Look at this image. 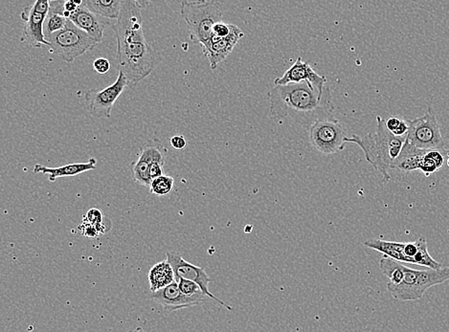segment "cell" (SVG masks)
Masks as SVG:
<instances>
[{"label": "cell", "instance_id": "cell-28", "mask_svg": "<svg viewBox=\"0 0 449 332\" xmlns=\"http://www.w3.org/2000/svg\"><path fill=\"white\" fill-rule=\"evenodd\" d=\"M233 25H229V23L223 22V20L219 21V22H216V25H214L213 35L224 38V36L230 35V33L232 32V29H233Z\"/></svg>", "mask_w": 449, "mask_h": 332}, {"label": "cell", "instance_id": "cell-13", "mask_svg": "<svg viewBox=\"0 0 449 332\" xmlns=\"http://www.w3.org/2000/svg\"><path fill=\"white\" fill-rule=\"evenodd\" d=\"M304 81L308 84L314 91L321 94H323L327 88L326 77L319 75L311 67L310 63L303 62L302 58L298 57L292 67L289 68L282 77L277 78L274 81V86H285V84L304 83Z\"/></svg>", "mask_w": 449, "mask_h": 332}, {"label": "cell", "instance_id": "cell-21", "mask_svg": "<svg viewBox=\"0 0 449 332\" xmlns=\"http://www.w3.org/2000/svg\"><path fill=\"white\" fill-rule=\"evenodd\" d=\"M123 0H84V5L96 14L116 20L120 13Z\"/></svg>", "mask_w": 449, "mask_h": 332}, {"label": "cell", "instance_id": "cell-33", "mask_svg": "<svg viewBox=\"0 0 449 332\" xmlns=\"http://www.w3.org/2000/svg\"><path fill=\"white\" fill-rule=\"evenodd\" d=\"M79 6H77V5L74 4V2L71 1V0H65V10L67 11V12L71 13V14H72L73 12H75L77 8Z\"/></svg>", "mask_w": 449, "mask_h": 332}, {"label": "cell", "instance_id": "cell-31", "mask_svg": "<svg viewBox=\"0 0 449 332\" xmlns=\"http://www.w3.org/2000/svg\"><path fill=\"white\" fill-rule=\"evenodd\" d=\"M170 144L174 151H183L187 146V141L184 136L176 135L171 137Z\"/></svg>", "mask_w": 449, "mask_h": 332}, {"label": "cell", "instance_id": "cell-26", "mask_svg": "<svg viewBox=\"0 0 449 332\" xmlns=\"http://www.w3.org/2000/svg\"><path fill=\"white\" fill-rule=\"evenodd\" d=\"M176 281H178L179 289H181L182 293L185 295H188V296H197V295L204 294L199 284L195 283V281L183 278L176 279Z\"/></svg>", "mask_w": 449, "mask_h": 332}, {"label": "cell", "instance_id": "cell-17", "mask_svg": "<svg viewBox=\"0 0 449 332\" xmlns=\"http://www.w3.org/2000/svg\"><path fill=\"white\" fill-rule=\"evenodd\" d=\"M46 18V15L34 9L33 5L26 7L21 13V20L25 21L22 39L35 48L44 46H49V42L46 41L44 31Z\"/></svg>", "mask_w": 449, "mask_h": 332}, {"label": "cell", "instance_id": "cell-1", "mask_svg": "<svg viewBox=\"0 0 449 332\" xmlns=\"http://www.w3.org/2000/svg\"><path fill=\"white\" fill-rule=\"evenodd\" d=\"M269 117L298 123H313L319 118L330 117L334 112L331 89L323 94L314 91L308 84L297 83L274 86L269 91Z\"/></svg>", "mask_w": 449, "mask_h": 332}, {"label": "cell", "instance_id": "cell-4", "mask_svg": "<svg viewBox=\"0 0 449 332\" xmlns=\"http://www.w3.org/2000/svg\"><path fill=\"white\" fill-rule=\"evenodd\" d=\"M181 15L188 27L191 41L202 44L213 36L214 25L223 20V12L219 2L183 0L181 4Z\"/></svg>", "mask_w": 449, "mask_h": 332}, {"label": "cell", "instance_id": "cell-16", "mask_svg": "<svg viewBox=\"0 0 449 332\" xmlns=\"http://www.w3.org/2000/svg\"><path fill=\"white\" fill-rule=\"evenodd\" d=\"M70 20L82 30L86 32L98 44L102 42L105 29L112 27L115 23L110 18L96 14L84 4L77 8Z\"/></svg>", "mask_w": 449, "mask_h": 332}, {"label": "cell", "instance_id": "cell-11", "mask_svg": "<svg viewBox=\"0 0 449 332\" xmlns=\"http://www.w3.org/2000/svg\"><path fill=\"white\" fill-rule=\"evenodd\" d=\"M166 255H167L169 263L173 266L176 280V279L183 278L195 281V283L199 284L203 293H204L206 296L212 299L213 301L218 303L221 307H224L228 310H233V307H232L231 305H227L226 303L221 301V299H219L218 297H216L215 295L209 291V284L212 280H211L210 277L208 276V274L206 273V271L203 270L202 267L187 262L178 252L168 251L166 253Z\"/></svg>", "mask_w": 449, "mask_h": 332}, {"label": "cell", "instance_id": "cell-32", "mask_svg": "<svg viewBox=\"0 0 449 332\" xmlns=\"http://www.w3.org/2000/svg\"><path fill=\"white\" fill-rule=\"evenodd\" d=\"M164 165L165 164L160 162L152 163V165H150V176H152V179L160 178V176L163 175Z\"/></svg>", "mask_w": 449, "mask_h": 332}, {"label": "cell", "instance_id": "cell-10", "mask_svg": "<svg viewBox=\"0 0 449 332\" xmlns=\"http://www.w3.org/2000/svg\"><path fill=\"white\" fill-rule=\"evenodd\" d=\"M129 86L128 78L122 71H119L116 81L102 91L91 89L84 94V104L89 114L97 118L108 119L112 116L113 105L119 97Z\"/></svg>", "mask_w": 449, "mask_h": 332}, {"label": "cell", "instance_id": "cell-14", "mask_svg": "<svg viewBox=\"0 0 449 332\" xmlns=\"http://www.w3.org/2000/svg\"><path fill=\"white\" fill-rule=\"evenodd\" d=\"M152 298L164 310L173 312L202 305L208 297L204 294L197 295V296L185 295L179 289L178 281H174L164 288L152 292Z\"/></svg>", "mask_w": 449, "mask_h": 332}, {"label": "cell", "instance_id": "cell-24", "mask_svg": "<svg viewBox=\"0 0 449 332\" xmlns=\"http://www.w3.org/2000/svg\"><path fill=\"white\" fill-rule=\"evenodd\" d=\"M174 179L171 176L161 175L152 179L150 186V194L157 197H166L173 191Z\"/></svg>", "mask_w": 449, "mask_h": 332}, {"label": "cell", "instance_id": "cell-5", "mask_svg": "<svg viewBox=\"0 0 449 332\" xmlns=\"http://www.w3.org/2000/svg\"><path fill=\"white\" fill-rule=\"evenodd\" d=\"M403 280L400 284H387V291L393 299L401 302L418 301L430 287L449 281V267L416 270L404 265Z\"/></svg>", "mask_w": 449, "mask_h": 332}, {"label": "cell", "instance_id": "cell-23", "mask_svg": "<svg viewBox=\"0 0 449 332\" xmlns=\"http://www.w3.org/2000/svg\"><path fill=\"white\" fill-rule=\"evenodd\" d=\"M419 244V250L417 253L416 257H415V265L424 266L427 268H433V270H439L442 268V263L437 262L429 254V249H427V241L424 237H421L417 239Z\"/></svg>", "mask_w": 449, "mask_h": 332}, {"label": "cell", "instance_id": "cell-20", "mask_svg": "<svg viewBox=\"0 0 449 332\" xmlns=\"http://www.w3.org/2000/svg\"><path fill=\"white\" fill-rule=\"evenodd\" d=\"M148 278L152 292L160 291L176 281L173 266L167 259L153 265L150 270Z\"/></svg>", "mask_w": 449, "mask_h": 332}, {"label": "cell", "instance_id": "cell-15", "mask_svg": "<svg viewBox=\"0 0 449 332\" xmlns=\"http://www.w3.org/2000/svg\"><path fill=\"white\" fill-rule=\"evenodd\" d=\"M166 150L158 140L149 142L142 147L138 159L134 163L133 173L134 181L143 187L150 186L152 179L150 176V165L152 162L165 164Z\"/></svg>", "mask_w": 449, "mask_h": 332}, {"label": "cell", "instance_id": "cell-9", "mask_svg": "<svg viewBox=\"0 0 449 332\" xmlns=\"http://www.w3.org/2000/svg\"><path fill=\"white\" fill-rule=\"evenodd\" d=\"M112 30L115 33L117 46L129 42L147 41L143 30L141 8L136 4V0H123Z\"/></svg>", "mask_w": 449, "mask_h": 332}, {"label": "cell", "instance_id": "cell-27", "mask_svg": "<svg viewBox=\"0 0 449 332\" xmlns=\"http://www.w3.org/2000/svg\"><path fill=\"white\" fill-rule=\"evenodd\" d=\"M104 215L99 209H91L87 212L86 217H84L83 223L93 224V225H99L105 221Z\"/></svg>", "mask_w": 449, "mask_h": 332}, {"label": "cell", "instance_id": "cell-8", "mask_svg": "<svg viewBox=\"0 0 449 332\" xmlns=\"http://www.w3.org/2000/svg\"><path fill=\"white\" fill-rule=\"evenodd\" d=\"M406 141L422 150H441L445 146L439 123L431 107L422 117L409 121Z\"/></svg>", "mask_w": 449, "mask_h": 332}, {"label": "cell", "instance_id": "cell-6", "mask_svg": "<svg viewBox=\"0 0 449 332\" xmlns=\"http://www.w3.org/2000/svg\"><path fill=\"white\" fill-rule=\"evenodd\" d=\"M46 41L49 42V52L67 62H73L77 58L86 54L98 44L92 36L70 20H67L65 28L52 34Z\"/></svg>", "mask_w": 449, "mask_h": 332}, {"label": "cell", "instance_id": "cell-2", "mask_svg": "<svg viewBox=\"0 0 449 332\" xmlns=\"http://www.w3.org/2000/svg\"><path fill=\"white\" fill-rule=\"evenodd\" d=\"M377 128L374 133L360 137H348V144L358 145L363 150L367 162L382 175L383 181L391 180L389 171L392 170L393 161L400 155L406 136H396L385 125V120L380 116L377 117Z\"/></svg>", "mask_w": 449, "mask_h": 332}, {"label": "cell", "instance_id": "cell-30", "mask_svg": "<svg viewBox=\"0 0 449 332\" xmlns=\"http://www.w3.org/2000/svg\"><path fill=\"white\" fill-rule=\"evenodd\" d=\"M79 229H80L82 234L87 238H96L100 234V232L93 224L83 223Z\"/></svg>", "mask_w": 449, "mask_h": 332}, {"label": "cell", "instance_id": "cell-35", "mask_svg": "<svg viewBox=\"0 0 449 332\" xmlns=\"http://www.w3.org/2000/svg\"><path fill=\"white\" fill-rule=\"evenodd\" d=\"M71 1L74 2L77 6H81V5L84 4V0H71Z\"/></svg>", "mask_w": 449, "mask_h": 332}, {"label": "cell", "instance_id": "cell-18", "mask_svg": "<svg viewBox=\"0 0 449 332\" xmlns=\"http://www.w3.org/2000/svg\"><path fill=\"white\" fill-rule=\"evenodd\" d=\"M96 159L91 158L89 162L72 163L58 168H49L41 164H37L34 168V173H44L49 175V181H56L59 178H67V176H76L86 171L96 170Z\"/></svg>", "mask_w": 449, "mask_h": 332}, {"label": "cell", "instance_id": "cell-22", "mask_svg": "<svg viewBox=\"0 0 449 332\" xmlns=\"http://www.w3.org/2000/svg\"><path fill=\"white\" fill-rule=\"evenodd\" d=\"M443 164H445V157L441 154L439 150H429L422 158L419 171H421L425 176H429L441 170Z\"/></svg>", "mask_w": 449, "mask_h": 332}, {"label": "cell", "instance_id": "cell-29", "mask_svg": "<svg viewBox=\"0 0 449 332\" xmlns=\"http://www.w3.org/2000/svg\"><path fill=\"white\" fill-rule=\"evenodd\" d=\"M93 68L98 74L105 75L110 70V60L105 59V58H98L97 60H94Z\"/></svg>", "mask_w": 449, "mask_h": 332}, {"label": "cell", "instance_id": "cell-19", "mask_svg": "<svg viewBox=\"0 0 449 332\" xmlns=\"http://www.w3.org/2000/svg\"><path fill=\"white\" fill-rule=\"evenodd\" d=\"M427 151L429 150L419 149L405 141L400 155L393 163L392 170L405 171V173L419 171L422 158Z\"/></svg>", "mask_w": 449, "mask_h": 332}, {"label": "cell", "instance_id": "cell-25", "mask_svg": "<svg viewBox=\"0 0 449 332\" xmlns=\"http://www.w3.org/2000/svg\"><path fill=\"white\" fill-rule=\"evenodd\" d=\"M388 130L396 136H406L409 130V121L401 119L397 116H392L385 120Z\"/></svg>", "mask_w": 449, "mask_h": 332}, {"label": "cell", "instance_id": "cell-34", "mask_svg": "<svg viewBox=\"0 0 449 332\" xmlns=\"http://www.w3.org/2000/svg\"><path fill=\"white\" fill-rule=\"evenodd\" d=\"M136 2L141 9H144V8L149 6L150 0H136Z\"/></svg>", "mask_w": 449, "mask_h": 332}, {"label": "cell", "instance_id": "cell-3", "mask_svg": "<svg viewBox=\"0 0 449 332\" xmlns=\"http://www.w3.org/2000/svg\"><path fill=\"white\" fill-rule=\"evenodd\" d=\"M119 71L128 78L129 86H136L149 77L161 62V56L147 41L129 42L117 46Z\"/></svg>", "mask_w": 449, "mask_h": 332}, {"label": "cell", "instance_id": "cell-12", "mask_svg": "<svg viewBox=\"0 0 449 332\" xmlns=\"http://www.w3.org/2000/svg\"><path fill=\"white\" fill-rule=\"evenodd\" d=\"M242 29L233 25L231 33L224 38L216 35L211 36L208 41L200 44L203 54L210 62V68L215 70L226 58L231 54L240 39L244 38Z\"/></svg>", "mask_w": 449, "mask_h": 332}, {"label": "cell", "instance_id": "cell-7", "mask_svg": "<svg viewBox=\"0 0 449 332\" xmlns=\"http://www.w3.org/2000/svg\"><path fill=\"white\" fill-rule=\"evenodd\" d=\"M347 138L345 128L334 116L319 118L308 128L311 146L322 154L332 155L342 152L348 144Z\"/></svg>", "mask_w": 449, "mask_h": 332}, {"label": "cell", "instance_id": "cell-36", "mask_svg": "<svg viewBox=\"0 0 449 332\" xmlns=\"http://www.w3.org/2000/svg\"><path fill=\"white\" fill-rule=\"evenodd\" d=\"M446 164H448V167H449V158L448 159V163H446Z\"/></svg>", "mask_w": 449, "mask_h": 332}]
</instances>
